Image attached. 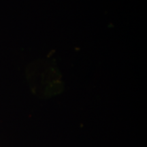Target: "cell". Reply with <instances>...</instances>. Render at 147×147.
Instances as JSON below:
<instances>
[]
</instances>
